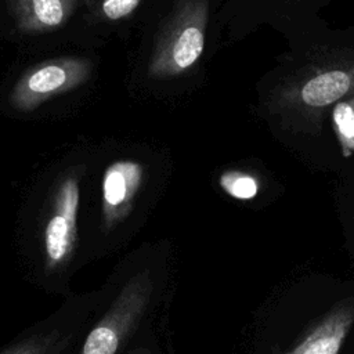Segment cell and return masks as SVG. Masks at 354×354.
<instances>
[{
	"instance_id": "14",
	"label": "cell",
	"mask_w": 354,
	"mask_h": 354,
	"mask_svg": "<svg viewBox=\"0 0 354 354\" xmlns=\"http://www.w3.org/2000/svg\"><path fill=\"white\" fill-rule=\"evenodd\" d=\"M133 354H149L145 348H140V350H137V351H134Z\"/></svg>"
},
{
	"instance_id": "9",
	"label": "cell",
	"mask_w": 354,
	"mask_h": 354,
	"mask_svg": "<svg viewBox=\"0 0 354 354\" xmlns=\"http://www.w3.org/2000/svg\"><path fill=\"white\" fill-rule=\"evenodd\" d=\"M335 133L337 136L342 153L350 156L354 153V98L337 101L332 113Z\"/></svg>"
},
{
	"instance_id": "2",
	"label": "cell",
	"mask_w": 354,
	"mask_h": 354,
	"mask_svg": "<svg viewBox=\"0 0 354 354\" xmlns=\"http://www.w3.org/2000/svg\"><path fill=\"white\" fill-rule=\"evenodd\" d=\"M206 3L189 6L178 17L177 24L166 33L160 50L156 51L151 72L153 75H176L191 68L202 55L205 47Z\"/></svg>"
},
{
	"instance_id": "10",
	"label": "cell",
	"mask_w": 354,
	"mask_h": 354,
	"mask_svg": "<svg viewBox=\"0 0 354 354\" xmlns=\"http://www.w3.org/2000/svg\"><path fill=\"white\" fill-rule=\"evenodd\" d=\"M68 337V336H66ZM66 337H62L57 330L48 333L32 335L4 350L1 354H50Z\"/></svg>"
},
{
	"instance_id": "1",
	"label": "cell",
	"mask_w": 354,
	"mask_h": 354,
	"mask_svg": "<svg viewBox=\"0 0 354 354\" xmlns=\"http://www.w3.org/2000/svg\"><path fill=\"white\" fill-rule=\"evenodd\" d=\"M153 292L149 270L134 274L120 289L105 315L91 329L80 354H118L142 318Z\"/></svg>"
},
{
	"instance_id": "11",
	"label": "cell",
	"mask_w": 354,
	"mask_h": 354,
	"mask_svg": "<svg viewBox=\"0 0 354 354\" xmlns=\"http://www.w3.org/2000/svg\"><path fill=\"white\" fill-rule=\"evenodd\" d=\"M220 187L232 198L248 201L257 195L259 183L257 180L243 171L230 170L220 176Z\"/></svg>"
},
{
	"instance_id": "7",
	"label": "cell",
	"mask_w": 354,
	"mask_h": 354,
	"mask_svg": "<svg viewBox=\"0 0 354 354\" xmlns=\"http://www.w3.org/2000/svg\"><path fill=\"white\" fill-rule=\"evenodd\" d=\"M354 94V65L330 68L308 77L299 90L300 101L311 108L336 104Z\"/></svg>"
},
{
	"instance_id": "6",
	"label": "cell",
	"mask_w": 354,
	"mask_h": 354,
	"mask_svg": "<svg viewBox=\"0 0 354 354\" xmlns=\"http://www.w3.org/2000/svg\"><path fill=\"white\" fill-rule=\"evenodd\" d=\"M354 325V297L336 303L322 319L285 354H339Z\"/></svg>"
},
{
	"instance_id": "4",
	"label": "cell",
	"mask_w": 354,
	"mask_h": 354,
	"mask_svg": "<svg viewBox=\"0 0 354 354\" xmlns=\"http://www.w3.org/2000/svg\"><path fill=\"white\" fill-rule=\"evenodd\" d=\"M79 207V185L75 177H68L59 185L51 216L44 228V264L47 271L65 266L76 245V218Z\"/></svg>"
},
{
	"instance_id": "5",
	"label": "cell",
	"mask_w": 354,
	"mask_h": 354,
	"mask_svg": "<svg viewBox=\"0 0 354 354\" xmlns=\"http://www.w3.org/2000/svg\"><path fill=\"white\" fill-rule=\"evenodd\" d=\"M142 166L133 160H118L106 167L102 177V214L106 227L123 220L141 185Z\"/></svg>"
},
{
	"instance_id": "3",
	"label": "cell",
	"mask_w": 354,
	"mask_h": 354,
	"mask_svg": "<svg viewBox=\"0 0 354 354\" xmlns=\"http://www.w3.org/2000/svg\"><path fill=\"white\" fill-rule=\"evenodd\" d=\"M88 75V64L82 59L62 58L43 62L29 71L15 86L14 106L30 111L51 95L61 94L82 83Z\"/></svg>"
},
{
	"instance_id": "12",
	"label": "cell",
	"mask_w": 354,
	"mask_h": 354,
	"mask_svg": "<svg viewBox=\"0 0 354 354\" xmlns=\"http://www.w3.org/2000/svg\"><path fill=\"white\" fill-rule=\"evenodd\" d=\"M141 0H104L102 12L108 19L116 21L130 15L140 4Z\"/></svg>"
},
{
	"instance_id": "13",
	"label": "cell",
	"mask_w": 354,
	"mask_h": 354,
	"mask_svg": "<svg viewBox=\"0 0 354 354\" xmlns=\"http://www.w3.org/2000/svg\"><path fill=\"white\" fill-rule=\"evenodd\" d=\"M68 340H69V337H66V339H65V340H64V342H62V343H61V344H59V346H58L53 353H50V354H59V353L62 351V348L68 344Z\"/></svg>"
},
{
	"instance_id": "8",
	"label": "cell",
	"mask_w": 354,
	"mask_h": 354,
	"mask_svg": "<svg viewBox=\"0 0 354 354\" xmlns=\"http://www.w3.org/2000/svg\"><path fill=\"white\" fill-rule=\"evenodd\" d=\"M18 11L29 29H51L66 19L71 0H18Z\"/></svg>"
}]
</instances>
